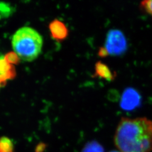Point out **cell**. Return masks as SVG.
I'll use <instances>...</instances> for the list:
<instances>
[{
    "label": "cell",
    "instance_id": "6da1fadb",
    "mask_svg": "<svg viewBox=\"0 0 152 152\" xmlns=\"http://www.w3.org/2000/svg\"><path fill=\"white\" fill-rule=\"evenodd\" d=\"M115 147L121 152H151L152 122L145 117H123L116 129Z\"/></svg>",
    "mask_w": 152,
    "mask_h": 152
},
{
    "label": "cell",
    "instance_id": "7a4b0ae2",
    "mask_svg": "<svg viewBox=\"0 0 152 152\" xmlns=\"http://www.w3.org/2000/svg\"><path fill=\"white\" fill-rule=\"evenodd\" d=\"M12 47L19 58L25 61L35 60L41 53L43 39L41 35L32 28H19L12 36Z\"/></svg>",
    "mask_w": 152,
    "mask_h": 152
},
{
    "label": "cell",
    "instance_id": "3957f363",
    "mask_svg": "<svg viewBox=\"0 0 152 152\" xmlns=\"http://www.w3.org/2000/svg\"><path fill=\"white\" fill-rule=\"evenodd\" d=\"M127 49V39L120 30L112 29L109 31L104 47L99 50V55L101 57L118 56L125 53Z\"/></svg>",
    "mask_w": 152,
    "mask_h": 152
},
{
    "label": "cell",
    "instance_id": "277c9868",
    "mask_svg": "<svg viewBox=\"0 0 152 152\" xmlns=\"http://www.w3.org/2000/svg\"><path fill=\"white\" fill-rule=\"evenodd\" d=\"M141 104V96L140 94L133 88H127L123 92L120 106L126 110H132Z\"/></svg>",
    "mask_w": 152,
    "mask_h": 152
},
{
    "label": "cell",
    "instance_id": "5b68a950",
    "mask_svg": "<svg viewBox=\"0 0 152 152\" xmlns=\"http://www.w3.org/2000/svg\"><path fill=\"white\" fill-rule=\"evenodd\" d=\"M50 31L51 36L57 41L64 39L68 36V31L65 24L58 20H55L50 24Z\"/></svg>",
    "mask_w": 152,
    "mask_h": 152
},
{
    "label": "cell",
    "instance_id": "8992f818",
    "mask_svg": "<svg viewBox=\"0 0 152 152\" xmlns=\"http://www.w3.org/2000/svg\"><path fill=\"white\" fill-rule=\"evenodd\" d=\"M15 75V71L11 64L6 59L5 56L0 55V82L10 80Z\"/></svg>",
    "mask_w": 152,
    "mask_h": 152
},
{
    "label": "cell",
    "instance_id": "52a82bcc",
    "mask_svg": "<svg viewBox=\"0 0 152 152\" xmlns=\"http://www.w3.org/2000/svg\"><path fill=\"white\" fill-rule=\"evenodd\" d=\"M95 75L96 76L108 81H112L114 79V73L109 69L107 65L101 61L96 63L95 65Z\"/></svg>",
    "mask_w": 152,
    "mask_h": 152
},
{
    "label": "cell",
    "instance_id": "ba28073f",
    "mask_svg": "<svg viewBox=\"0 0 152 152\" xmlns=\"http://www.w3.org/2000/svg\"><path fill=\"white\" fill-rule=\"evenodd\" d=\"M13 141L9 137L2 136L0 137V152H15Z\"/></svg>",
    "mask_w": 152,
    "mask_h": 152
},
{
    "label": "cell",
    "instance_id": "9c48e42d",
    "mask_svg": "<svg viewBox=\"0 0 152 152\" xmlns=\"http://www.w3.org/2000/svg\"><path fill=\"white\" fill-rule=\"evenodd\" d=\"M13 8L11 5L5 2H0V19L7 18L12 13Z\"/></svg>",
    "mask_w": 152,
    "mask_h": 152
},
{
    "label": "cell",
    "instance_id": "30bf717a",
    "mask_svg": "<svg viewBox=\"0 0 152 152\" xmlns=\"http://www.w3.org/2000/svg\"><path fill=\"white\" fill-rule=\"evenodd\" d=\"M82 152H104L103 147L96 141H91L85 146Z\"/></svg>",
    "mask_w": 152,
    "mask_h": 152
},
{
    "label": "cell",
    "instance_id": "8fae6325",
    "mask_svg": "<svg viewBox=\"0 0 152 152\" xmlns=\"http://www.w3.org/2000/svg\"><path fill=\"white\" fill-rule=\"evenodd\" d=\"M5 56L6 59L10 64H11V65L17 63L20 59L19 57L18 56V55L14 52L10 53L6 55Z\"/></svg>",
    "mask_w": 152,
    "mask_h": 152
},
{
    "label": "cell",
    "instance_id": "7c38bea8",
    "mask_svg": "<svg viewBox=\"0 0 152 152\" xmlns=\"http://www.w3.org/2000/svg\"><path fill=\"white\" fill-rule=\"evenodd\" d=\"M141 7L147 13L152 16V0L144 1L141 2Z\"/></svg>",
    "mask_w": 152,
    "mask_h": 152
},
{
    "label": "cell",
    "instance_id": "4fadbf2b",
    "mask_svg": "<svg viewBox=\"0 0 152 152\" xmlns=\"http://www.w3.org/2000/svg\"><path fill=\"white\" fill-rule=\"evenodd\" d=\"M117 152V151H113V152Z\"/></svg>",
    "mask_w": 152,
    "mask_h": 152
}]
</instances>
